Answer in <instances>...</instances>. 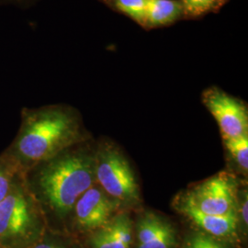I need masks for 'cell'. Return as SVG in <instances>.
<instances>
[{
	"label": "cell",
	"mask_w": 248,
	"mask_h": 248,
	"mask_svg": "<svg viewBox=\"0 0 248 248\" xmlns=\"http://www.w3.org/2000/svg\"><path fill=\"white\" fill-rule=\"evenodd\" d=\"M36 0H0V6H15L20 9L30 8Z\"/></svg>",
	"instance_id": "cell-17"
},
{
	"label": "cell",
	"mask_w": 248,
	"mask_h": 248,
	"mask_svg": "<svg viewBox=\"0 0 248 248\" xmlns=\"http://www.w3.org/2000/svg\"><path fill=\"white\" fill-rule=\"evenodd\" d=\"M95 177L107 194L118 201H135L139 191L133 170L113 149L101 151L95 159Z\"/></svg>",
	"instance_id": "cell-4"
},
{
	"label": "cell",
	"mask_w": 248,
	"mask_h": 248,
	"mask_svg": "<svg viewBox=\"0 0 248 248\" xmlns=\"http://www.w3.org/2000/svg\"><path fill=\"white\" fill-rule=\"evenodd\" d=\"M117 205L103 189L93 186L78 200L70 216L80 230L96 231L109 222Z\"/></svg>",
	"instance_id": "cell-7"
},
{
	"label": "cell",
	"mask_w": 248,
	"mask_h": 248,
	"mask_svg": "<svg viewBox=\"0 0 248 248\" xmlns=\"http://www.w3.org/2000/svg\"><path fill=\"white\" fill-rule=\"evenodd\" d=\"M114 2L122 12L144 26L147 0H114Z\"/></svg>",
	"instance_id": "cell-14"
},
{
	"label": "cell",
	"mask_w": 248,
	"mask_h": 248,
	"mask_svg": "<svg viewBox=\"0 0 248 248\" xmlns=\"http://www.w3.org/2000/svg\"><path fill=\"white\" fill-rule=\"evenodd\" d=\"M0 248H3V247H1V246H0Z\"/></svg>",
	"instance_id": "cell-20"
},
{
	"label": "cell",
	"mask_w": 248,
	"mask_h": 248,
	"mask_svg": "<svg viewBox=\"0 0 248 248\" xmlns=\"http://www.w3.org/2000/svg\"><path fill=\"white\" fill-rule=\"evenodd\" d=\"M132 223L125 216H118L95 231L89 240L91 248H130Z\"/></svg>",
	"instance_id": "cell-10"
},
{
	"label": "cell",
	"mask_w": 248,
	"mask_h": 248,
	"mask_svg": "<svg viewBox=\"0 0 248 248\" xmlns=\"http://www.w3.org/2000/svg\"><path fill=\"white\" fill-rule=\"evenodd\" d=\"M181 211L199 227L213 236L226 237L236 232L237 216L235 212L226 215L206 214L198 210L186 199L181 204Z\"/></svg>",
	"instance_id": "cell-9"
},
{
	"label": "cell",
	"mask_w": 248,
	"mask_h": 248,
	"mask_svg": "<svg viewBox=\"0 0 248 248\" xmlns=\"http://www.w3.org/2000/svg\"><path fill=\"white\" fill-rule=\"evenodd\" d=\"M183 13L178 0H147L144 27L166 26L173 23Z\"/></svg>",
	"instance_id": "cell-11"
},
{
	"label": "cell",
	"mask_w": 248,
	"mask_h": 248,
	"mask_svg": "<svg viewBox=\"0 0 248 248\" xmlns=\"http://www.w3.org/2000/svg\"><path fill=\"white\" fill-rule=\"evenodd\" d=\"M184 248H224L215 240L204 233H197L189 237Z\"/></svg>",
	"instance_id": "cell-16"
},
{
	"label": "cell",
	"mask_w": 248,
	"mask_h": 248,
	"mask_svg": "<svg viewBox=\"0 0 248 248\" xmlns=\"http://www.w3.org/2000/svg\"><path fill=\"white\" fill-rule=\"evenodd\" d=\"M176 234L169 222L154 213H146L138 224V248H172Z\"/></svg>",
	"instance_id": "cell-8"
},
{
	"label": "cell",
	"mask_w": 248,
	"mask_h": 248,
	"mask_svg": "<svg viewBox=\"0 0 248 248\" xmlns=\"http://www.w3.org/2000/svg\"><path fill=\"white\" fill-rule=\"evenodd\" d=\"M202 100L218 123L223 139L248 134V109L237 98L213 88L204 92Z\"/></svg>",
	"instance_id": "cell-5"
},
{
	"label": "cell",
	"mask_w": 248,
	"mask_h": 248,
	"mask_svg": "<svg viewBox=\"0 0 248 248\" xmlns=\"http://www.w3.org/2000/svg\"><path fill=\"white\" fill-rule=\"evenodd\" d=\"M248 198H246V201H244V202L242 204V207H241V214H242L243 222H245L246 224H248Z\"/></svg>",
	"instance_id": "cell-18"
},
{
	"label": "cell",
	"mask_w": 248,
	"mask_h": 248,
	"mask_svg": "<svg viewBox=\"0 0 248 248\" xmlns=\"http://www.w3.org/2000/svg\"><path fill=\"white\" fill-rule=\"evenodd\" d=\"M185 199L206 214L226 215L235 212L233 186L222 175L206 180Z\"/></svg>",
	"instance_id": "cell-6"
},
{
	"label": "cell",
	"mask_w": 248,
	"mask_h": 248,
	"mask_svg": "<svg viewBox=\"0 0 248 248\" xmlns=\"http://www.w3.org/2000/svg\"><path fill=\"white\" fill-rule=\"evenodd\" d=\"M80 143L22 174L25 186L45 217L66 219L80 197L94 186L95 158Z\"/></svg>",
	"instance_id": "cell-1"
},
{
	"label": "cell",
	"mask_w": 248,
	"mask_h": 248,
	"mask_svg": "<svg viewBox=\"0 0 248 248\" xmlns=\"http://www.w3.org/2000/svg\"><path fill=\"white\" fill-rule=\"evenodd\" d=\"M82 141L79 118L73 108H23L17 135L1 154L23 174Z\"/></svg>",
	"instance_id": "cell-2"
},
{
	"label": "cell",
	"mask_w": 248,
	"mask_h": 248,
	"mask_svg": "<svg viewBox=\"0 0 248 248\" xmlns=\"http://www.w3.org/2000/svg\"><path fill=\"white\" fill-rule=\"evenodd\" d=\"M45 215L25 186L23 176L0 202V246L4 248H30L43 230Z\"/></svg>",
	"instance_id": "cell-3"
},
{
	"label": "cell",
	"mask_w": 248,
	"mask_h": 248,
	"mask_svg": "<svg viewBox=\"0 0 248 248\" xmlns=\"http://www.w3.org/2000/svg\"><path fill=\"white\" fill-rule=\"evenodd\" d=\"M224 1H225V0H216V2H217V5H218V6L222 5V3H223Z\"/></svg>",
	"instance_id": "cell-19"
},
{
	"label": "cell",
	"mask_w": 248,
	"mask_h": 248,
	"mask_svg": "<svg viewBox=\"0 0 248 248\" xmlns=\"http://www.w3.org/2000/svg\"><path fill=\"white\" fill-rule=\"evenodd\" d=\"M227 149L230 151L232 156L244 170L248 169V135H243L235 138L224 139Z\"/></svg>",
	"instance_id": "cell-13"
},
{
	"label": "cell",
	"mask_w": 248,
	"mask_h": 248,
	"mask_svg": "<svg viewBox=\"0 0 248 248\" xmlns=\"http://www.w3.org/2000/svg\"><path fill=\"white\" fill-rule=\"evenodd\" d=\"M183 13L193 17L203 15L217 7L216 0H181Z\"/></svg>",
	"instance_id": "cell-15"
},
{
	"label": "cell",
	"mask_w": 248,
	"mask_h": 248,
	"mask_svg": "<svg viewBox=\"0 0 248 248\" xmlns=\"http://www.w3.org/2000/svg\"><path fill=\"white\" fill-rule=\"evenodd\" d=\"M20 175L17 168L0 154V202L9 195Z\"/></svg>",
	"instance_id": "cell-12"
}]
</instances>
